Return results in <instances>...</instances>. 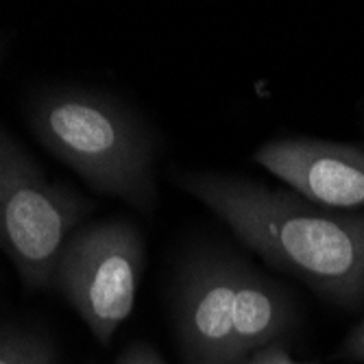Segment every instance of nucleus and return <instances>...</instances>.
I'll use <instances>...</instances> for the list:
<instances>
[{"mask_svg":"<svg viewBox=\"0 0 364 364\" xmlns=\"http://www.w3.org/2000/svg\"><path fill=\"white\" fill-rule=\"evenodd\" d=\"M144 238L129 220L85 223L63 247L53 288L107 347L136 308L144 273Z\"/></svg>","mask_w":364,"mask_h":364,"instance_id":"nucleus-4","label":"nucleus"},{"mask_svg":"<svg viewBox=\"0 0 364 364\" xmlns=\"http://www.w3.org/2000/svg\"><path fill=\"white\" fill-rule=\"evenodd\" d=\"M341 355L345 360L364 364V318L347 334V338L341 347Z\"/></svg>","mask_w":364,"mask_h":364,"instance_id":"nucleus-11","label":"nucleus"},{"mask_svg":"<svg viewBox=\"0 0 364 364\" xmlns=\"http://www.w3.org/2000/svg\"><path fill=\"white\" fill-rule=\"evenodd\" d=\"M296 323L290 292L240 262L234 296V355L242 364L253 353L273 347Z\"/></svg>","mask_w":364,"mask_h":364,"instance_id":"nucleus-7","label":"nucleus"},{"mask_svg":"<svg viewBox=\"0 0 364 364\" xmlns=\"http://www.w3.org/2000/svg\"><path fill=\"white\" fill-rule=\"evenodd\" d=\"M26 122L38 142L94 192L153 212L157 146L149 124L120 98L81 85L44 87L31 96Z\"/></svg>","mask_w":364,"mask_h":364,"instance_id":"nucleus-2","label":"nucleus"},{"mask_svg":"<svg viewBox=\"0 0 364 364\" xmlns=\"http://www.w3.org/2000/svg\"><path fill=\"white\" fill-rule=\"evenodd\" d=\"M0 61H3V42H0Z\"/></svg>","mask_w":364,"mask_h":364,"instance_id":"nucleus-12","label":"nucleus"},{"mask_svg":"<svg viewBox=\"0 0 364 364\" xmlns=\"http://www.w3.org/2000/svg\"><path fill=\"white\" fill-rule=\"evenodd\" d=\"M0 364H57L53 341L20 325L0 327Z\"/></svg>","mask_w":364,"mask_h":364,"instance_id":"nucleus-8","label":"nucleus"},{"mask_svg":"<svg viewBox=\"0 0 364 364\" xmlns=\"http://www.w3.org/2000/svg\"><path fill=\"white\" fill-rule=\"evenodd\" d=\"M242 364H316V362H301V360H294L284 347L273 345L267 347L257 353H253L251 358H247Z\"/></svg>","mask_w":364,"mask_h":364,"instance_id":"nucleus-10","label":"nucleus"},{"mask_svg":"<svg viewBox=\"0 0 364 364\" xmlns=\"http://www.w3.org/2000/svg\"><path fill=\"white\" fill-rule=\"evenodd\" d=\"M179 186L264 262L329 304L355 308L364 299V212L321 208L234 175L186 173Z\"/></svg>","mask_w":364,"mask_h":364,"instance_id":"nucleus-1","label":"nucleus"},{"mask_svg":"<svg viewBox=\"0 0 364 364\" xmlns=\"http://www.w3.org/2000/svg\"><path fill=\"white\" fill-rule=\"evenodd\" d=\"M94 205L73 186L53 181L0 124V251L24 288H53L63 247Z\"/></svg>","mask_w":364,"mask_h":364,"instance_id":"nucleus-3","label":"nucleus"},{"mask_svg":"<svg viewBox=\"0 0 364 364\" xmlns=\"http://www.w3.org/2000/svg\"><path fill=\"white\" fill-rule=\"evenodd\" d=\"M116 364H166V362H164V358L151 345L134 343L120 353Z\"/></svg>","mask_w":364,"mask_h":364,"instance_id":"nucleus-9","label":"nucleus"},{"mask_svg":"<svg viewBox=\"0 0 364 364\" xmlns=\"http://www.w3.org/2000/svg\"><path fill=\"white\" fill-rule=\"evenodd\" d=\"M255 164L306 201L364 212V149L316 138H282L257 146Z\"/></svg>","mask_w":364,"mask_h":364,"instance_id":"nucleus-6","label":"nucleus"},{"mask_svg":"<svg viewBox=\"0 0 364 364\" xmlns=\"http://www.w3.org/2000/svg\"><path fill=\"white\" fill-rule=\"evenodd\" d=\"M240 262L208 251L192 257L177 282L175 327L188 364H236L234 296Z\"/></svg>","mask_w":364,"mask_h":364,"instance_id":"nucleus-5","label":"nucleus"}]
</instances>
